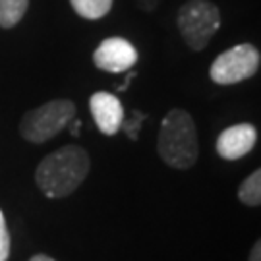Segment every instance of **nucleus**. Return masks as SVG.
Segmentation results:
<instances>
[{
	"mask_svg": "<svg viewBox=\"0 0 261 261\" xmlns=\"http://www.w3.org/2000/svg\"><path fill=\"white\" fill-rule=\"evenodd\" d=\"M91 161L84 147L64 145L39 163L35 182L50 199H62L74 194L89 174Z\"/></svg>",
	"mask_w": 261,
	"mask_h": 261,
	"instance_id": "f257e3e1",
	"label": "nucleus"
},
{
	"mask_svg": "<svg viewBox=\"0 0 261 261\" xmlns=\"http://www.w3.org/2000/svg\"><path fill=\"white\" fill-rule=\"evenodd\" d=\"M157 151L163 163L178 170H186L196 165L199 155L196 122L190 112L172 109L161 122Z\"/></svg>",
	"mask_w": 261,
	"mask_h": 261,
	"instance_id": "f03ea898",
	"label": "nucleus"
},
{
	"mask_svg": "<svg viewBox=\"0 0 261 261\" xmlns=\"http://www.w3.org/2000/svg\"><path fill=\"white\" fill-rule=\"evenodd\" d=\"M75 116V105L70 99H55L28 111L19 122V134L31 143H45L56 138Z\"/></svg>",
	"mask_w": 261,
	"mask_h": 261,
	"instance_id": "7ed1b4c3",
	"label": "nucleus"
},
{
	"mask_svg": "<svg viewBox=\"0 0 261 261\" xmlns=\"http://www.w3.org/2000/svg\"><path fill=\"white\" fill-rule=\"evenodd\" d=\"M180 35L192 50H203L221 28V10L209 0H188L176 18Z\"/></svg>",
	"mask_w": 261,
	"mask_h": 261,
	"instance_id": "20e7f679",
	"label": "nucleus"
},
{
	"mask_svg": "<svg viewBox=\"0 0 261 261\" xmlns=\"http://www.w3.org/2000/svg\"><path fill=\"white\" fill-rule=\"evenodd\" d=\"M259 62V50L250 43H242V45H236L217 56L215 62L211 64L209 75L217 85L240 84V82H246L252 75H255Z\"/></svg>",
	"mask_w": 261,
	"mask_h": 261,
	"instance_id": "39448f33",
	"label": "nucleus"
},
{
	"mask_svg": "<svg viewBox=\"0 0 261 261\" xmlns=\"http://www.w3.org/2000/svg\"><path fill=\"white\" fill-rule=\"evenodd\" d=\"M93 62L103 72L120 74V72L130 70L138 62V50L128 39L109 37L95 48Z\"/></svg>",
	"mask_w": 261,
	"mask_h": 261,
	"instance_id": "423d86ee",
	"label": "nucleus"
},
{
	"mask_svg": "<svg viewBox=\"0 0 261 261\" xmlns=\"http://www.w3.org/2000/svg\"><path fill=\"white\" fill-rule=\"evenodd\" d=\"M89 111L101 134L114 136L120 132L122 120H124V107L116 95L107 93V91L93 93L89 99Z\"/></svg>",
	"mask_w": 261,
	"mask_h": 261,
	"instance_id": "0eeeda50",
	"label": "nucleus"
},
{
	"mask_svg": "<svg viewBox=\"0 0 261 261\" xmlns=\"http://www.w3.org/2000/svg\"><path fill=\"white\" fill-rule=\"evenodd\" d=\"M257 140V132L252 124L230 126L217 138V153L224 161H238L253 149Z\"/></svg>",
	"mask_w": 261,
	"mask_h": 261,
	"instance_id": "6e6552de",
	"label": "nucleus"
},
{
	"mask_svg": "<svg viewBox=\"0 0 261 261\" xmlns=\"http://www.w3.org/2000/svg\"><path fill=\"white\" fill-rule=\"evenodd\" d=\"M29 0H0V28H16L25 16Z\"/></svg>",
	"mask_w": 261,
	"mask_h": 261,
	"instance_id": "1a4fd4ad",
	"label": "nucleus"
},
{
	"mask_svg": "<svg viewBox=\"0 0 261 261\" xmlns=\"http://www.w3.org/2000/svg\"><path fill=\"white\" fill-rule=\"evenodd\" d=\"M77 16L85 19H101L112 8V0H70Z\"/></svg>",
	"mask_w": 261,
	"mask_h": 261,
	"instance_id": "9d476101",
	"label": "nucleus"
},
{
	"mask_svg": "<svg viewBox=\"0 0 261 261\" xmlns=\"http://www.w3.org/2000/svg\"><path fill=\"white\" fill-rule=\"evenodd\" d=\"M238 197L244 205L248 207L261 205V168H257L255 172H252L244 180L240 190H238Z\"/></svg>",
	"mask_w": 261,
	"mask_h": 261,
	"instance_id": "9b49d317",
	"label": "nucleus"
},
{
	"mask_svg": "<svg viewBox=\"0 0 261 261\" xmlns=\"http://www.w3.org/2000/svg\"><path fill=\"white\" fill-rule=\"evenodd\" d=\"M145 118H147V116H145L143 112L134 111L130 118H124V120H122L120 130L124 128L126 136H128L132 141H136V140H138V132H140V128H141V122L145 120Z\"/></svg>",
	"mask_w": 261,
	"mask_h": 261,
	"instance_id": "f8f14e48",
	"label": "nucleus"
},
{
	"mask_svg": "<svg viewBox=\"0 0 261 261\" xmlns=\"http://www.w3.org/2000/svg\"><path fill=\"white\" fill-rule=\"evenodd\" d=\"M10 232L8 226H6V217L0 209V261H8L10 257Z\"/></svg>",
	"mask_w": 261,
	"mask_h": 261,
	"instance_id": "ddd939ff",
	"label": "nucleus"
},
{
	"mask_svg": "<svg viewBox=\"0 0 261 261\" xmlns=\"http://www.w3.org/2000/svg\"><path fill=\"white\" fill-rule=\"evenodd\" d=\"M248 261H261V238L253 244L252 252H250V259Z\"/></svg>",
	"mask_w": 261,
	"mask_h": 261,
	"instance_id": "4468645a",
	"label": "nucleus"
},
{
	"mask_svg": "<svg viewBox=\"0 0 261 261\" xmlns=\"http://www.w3.org/2000/svg\"><path fill=\"white\" fill-rule=\"evenodd\" d=\"M29 261H56V259H53V257L47 255V253H37V255H33Z\"/></svg>",
	"mask_w": 261,
	"mask_h": 261,
	"instance_id": "2eb2a0df",
	"label": "nucleus"
},
{
	"mask_svg": "<svg viewBox=\"0 0 261 261\" xmlns=\"http://www.w3.org/2000/svg\"><path fill=\"white\" fill-rule=\"evenodd\" d=\"M134 75H136V72H130V74H128L126 82H124V84L118 87V91H126V89H128V85H130V82H132V77H134Z\"/></svg>",
	"mask_w": 261,
	"mask_h": 261,
	"instance_id": "dca6fc26",
	"label": "nucleus"
},
{
	"mask_svg": "<svg viewBox=\"0 0 261 261\" xmlns=\"http://www.w3.org/2000/svg\"><path fill=\"white\" fill-rule=\"evenodd\" d=\"M80 130H82V122L80 120H74V124H72V136H80Z\"/></svg>",
	"mask_w": 261,
	"mask_h": 261,
	"instance_id": "f3484780",
	"label": "nucleus"
}]
</instances>
